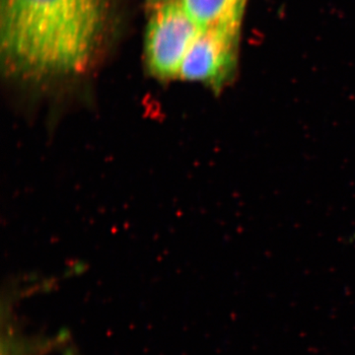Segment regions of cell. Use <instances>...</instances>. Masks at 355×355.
Listing matches in <instances>:
<instances>
[{"label":"cell","instance_id":"6da1fadb","mask_svg":"<svg viewBox=\"0 0 355 355\" xmlns=\"http://www.w3.org/2000/svg\"><path fill=\"white\" fill-rule=\"evenodd\" d=\"M109 0H0L2 71L21 83L73 78L101 48Z\"/></svg>","mask_w":355,"mask_h":355},{"label":"cell","instance_id":"7a4b0ae2","mask_svg":"<svg viewBox=\"0 0 355 355\" xmlns=\"http://www.w3.org/2000/svg\"><path fill=\"white\" fill-rule=\"evenodd\" d=\"M202 30L182 1L167 0L158 4L146 31V55L150 73L159 79L178 78L184 58Z\"/></svg>","mask_w":355,"mask_h":355},{"label":"cell","instance_id":"277c9868","mask_svg":"<svg viewBox=\"0 0 355 355\" xmlns=\"http://www.w3.org/2000/svg\"><path fill=\"white\" fill-rule=\"evenodd\" d=\"M184 10L202 29L240 27L246 0H181Z\"/></svg>","mask_w":355,"mask_h":355},{"label":"cell","instance_id":"3957f363","mask_svg":"<svg viewBox=\"0 0 355 355\" xmlns=\"http://www.w3.org/2000/svg\"><path fill=\"white\" fill-rule=\"evenodd\" d=\"M239 28L202 29L184 58L179 78L198 81L220 91L234 70Z\"/></svg>","mask_w":355,"mask_h":355}]
</instances>
